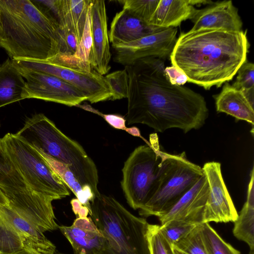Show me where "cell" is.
Here are the masks:
<instances>
[{"label":"cell","mask_w":254,"mask_h":254,"mask_svg":"<svg viewBox=\"0 0 254 254\" xmlns=\"http://www.w3.org/2000/svg\"><path fill=\"white\" fill-rule=\"evenodd\" d=\"M197 225L183 221L173 220L160 226L163 235L173 246L189 234Z\"/></svg>","instance_id":"obj_30"},{"label":"cell","mask_w":254,"mask_h":254,"mask_svg":"<svg viewBox=\"0 0 254 254\" xmlns=\"http://www.w3.org/2000/svg\"><path fill=\"white\" fill-rule=\"evenodd\" d=\"M173 248L175 254H186L178 249L174 248V247H173Z\"/></svg>","instance_id":"obj_39"},{"label":"cell","mask_w":254,"mask_h":254,"mask_svg":"<svg viewBox=\"0 0 254 254\" xmlns=\"http://www.w3.org/2000/svg\"><path fill=\"white\" fill-rule=\"evenodd\" d=\"M24 79L11 59L0 64V108L22 100Z\"/></svg>","instance_id":"obj_22"},{"label":"cell","mask_w":254,"mask_h":254,"mask_svg":"<svg viewBox=\"0 0 254 254\" xmlns=\"http://www.w3.org/2000/svg\"><path fill=\"white\" fill-rule=\"evenodd\" d=\"M247 31L201 29L181 33L170 56L188 82L209 90L231 80L247 61Z\"/></svg>","instance_id":"obj_2"},{"label":"cell","mask_w":254,"mask_h":254,"mask_svg":"<svg viewBox=\"0 0 254 254\" xmlns=\"http://www.w3.org/2000/svg\"><path fill=\"white\" fill-rule=\"evenodd\" d=\"M200 224L173 247L186 254H207L202 237Z\"/></svg>","instance_id":"obj_28"},{"label":"cell","mask_w":254,"mask_h":254,"mask_svg":"<svg viewBox=\"0 0 254 254\" xmlns=\"http://www.w3.org/2000/svg\"><path fill=\"white\" fill-rule=\"evenodd\" d=\"M203 175L199 166L190 161L185 152L167 153L152 194L139 211L140 215L158 217L167 212Z\"/></svg>","instance_id":"obj_7"},{"label":"cell","mask_w":254,"mask_h":254,"mask_svg":"<svg viewBox=\"0 0 254 254\" xmlns=\"http://www.w3.org/2000/svg\"><path fill=\"white\" fill-rule=\"evenodd\" d=\"M200 228L207 254H241L238 250L225 242L209 223H200Z\"/></svg>","instance_id":"obj_26"},{"label":"cell","mask_w":254,"mask_h":254,"mask_svg":"<svg viewBox=\"0 0 254 254\" xmlns=\"http://www.w3.org/2000/svg\"><path fill=\"white\" fill-rule=\"evenodd\" d=\"M56 254H65L61 253H56Z\"/></svg>","instance_id":"obj_41"},{"label":"cell","mask_w":254,"mask_h":254,"mask_svg":"<svg viewBox=\"0 0 254 254\" xmlns=\"http://www.w3.org/2000/svg\"><path fill=\"white\" fill-rule=\"evenodd\" d=\"M202 169L209 186L202 223L235 222L238 213L224 183L221 164L207 162Z\"/></svg>","instance_id":"obj_14"},{"label":"cell","mask_w":254,"mask_h":254,"mask_svg":"<svg viewBox=\"0 0 254 254\" xmlns=\"http://www.w3.org/2000/svg\"><path fill=\"white\" fill-rule=\"evenodd\" d=\"M37 150L59 175L80 202L88 208L90 214L91 202L95 196L91 188L88 186H82L67 166Z\"/></svg>","instance_id":"obj_25"},{"label":"cell","mask_w":254,"mask_h":254,"mask_svg":"<svg viewBox=\"0 0 254 254\" xmlns=\"http://www.w3.org/2000/svg\"><path fill=\"white\" fill-rule=\"evenodd\" d=\"M191 20L193 26L190 31L201 29L242 31L243 22L238 9L231 0L217 1L204 8L197 9Z\"/></svg>","instance_id":"obj_18"},{"label":"cell","mask_w":254,"mask_h":254,"mask_svg":"<svg viewBox=\"0 0 254 254\" xmlns=\"http://www.w3.org/2000/svg\"><path fill=\"white\" fill-rule=\"evenodd\" d=\"M91 0H62L63 19L60 26H66L75 33L79 41L82 37Z\"/></svg>","instance_id":"obj_24"},{"label":"cell","mask_w":254,"mask_h":254,"mask_svg":"<svg viewBox=\"0 0 254 254\" xmlns=\"http://www.w3.org/2000/svg\"><path fill=\"white\" fill-rule=\"evenodd\" d=\"M90 217L103 236V254H150L149 223L111 196L100 193L91 202Z\"/></svg>","instance_id":"obj_5"},{"label":"cell","mask_w":254,"mask_h":254,"mask_svg":"<svg viewBox=\"0 0 254 254\" xmlns=\"http://www.w3.org/2000/svg\"><path fill=\"white\" fill-rule=\"evenodd\" d=\"M216 111L224 113L234 117L236 120H243L254 125V108L243 93L228 83H225L221 91L213 96Z\"/></svg>","instance_id":"obj_20"},{"label":"cell","mask_w":254,"mask_h":254,"mask_svg":"<svg viewBox=\"0 0 254 254\" xmlns=\"http://www.w3.org/2000/svg\"><path fill=\"white\" fill-rule=\"evenodd\" d=\"M164 62L150 57L125 66L128 75L126 121L160 132L177 128L186 133L200 128L208 116L204 98L188 87L172 84Z\"/></svg>","instance_id":"obj_1"},{"label":"cell","mask_w":254,"mask_h":254,"mask_svg":"<svg viewBox=\"0 0 254 254\" xmlns=\"http://www.w3.org/2000/svg\"><path fill=\"white\" fill-rule=\"evenodd\" d=\"M105 78L113 92L111 100L127 98L128 75L126 68L111 72Z\"/></svg>","instance_id":"obj_31"},{"label":"cell","mask_w":254,"mask_h":254,"mask_svg":"<svg viewBox=\"0 0 254 254\" xmlns=\"http://www.w3.org/2000/svg\"><path fill=\"white\" fill-rule=\"evenodd\" d=\"M162 29L149 25L123 9L116 14L111 23L109 42L112 46L128 43Z\"/></svg>","instance_id":"obj_19"},{"label":"cell","mask_w":254,"mask_h":254,"mask_svg":"<svg viewBox=\"0 0 254 254\" xmlns=\"http://www.w3.org/2000/svg\"><path fill=\"white\" fill-rule=\"evenodd\" d=\"M147 237L150 254H175L172 245L163 235L160 225L149 224Z\"/></svg>","instance_id":"obj_29"},{"label":"cell","mask_w":254,"mask_h":254,"mask_svg":"<svg viewBox=\"0 0 254 254\" xmlns=\"http://www.w3.org/2000/svg\"><path fill=\"white\" fill-rule=\"evenodd\" d=\"M14 254H42L34 250L24 248Z\"/></svg>","instance_id":"obj_38"},{"label":"cell","mask_w":254,"mask_h":254,"mask_svg":"<svg viewBox=\"0 0 254 254\" xmlns=\"http://www.w3.org/2000/svg\"><path fill=\"white\" fill-rule=\"evenodd\" d=\"M15 134L45 155L67 166L80 184L89 187L95 196L98 189L96 166L82 146L60 130L43 114L27 119Z\"/></svg>","instance_id":"obj_4"},{"label":"cell","mask_w":254,"mask_h":254,"mask_svg":"<svg viewBox=\"0 0 254 254\" xmlns=\"http://www.w3.org/2000/svg\"><path fill=\"white\" fill-rule=\"evenodd\" d=\"M79 41L75 32L66 26L59 27L58 41V53L73 55L76 52Z\"/></svg>","instance_id":"obj_33"},{"label":"cell","mask_w":254,"mask_h":254,"mask_svg":"<svg viewBox=\"0 0 254 254\" xmlns=\"http://www.w3.org/2000/svg\"><path fill=\"white\" fill-rule=\"evenodd\" d=\"M14 65L26 79L22 100L35 98L68 106H77L87 100L77 88L55 76Z\"/></svg>","instance_id":"obj_12"},{"label":"cell","mask_w":254,"mask_h":254,"mask_svg":"<svg viewBox=\"0 0 254 254\" xmlns=\"http://www.w3.org/2000/svg\"><path fill=\"white\" fill-rule=\"evenodd\" d=\"M20 67L55 76L80 90L91 103L111 100L113 92L105 76L93 70L87 71L66 66L49 60H11Z\"/></svg>","instance_id":"obj_11"},{"label":"cell","mask_w":254,"mask_h":254,"mask_svg":"<svg viewBox=\"0 0 254 254\" xmlns=\"http://www.w3.org/2000/svg\"><path fill=\"white\" fill-rule=\"evenodd\" d=\"M247 191V200L234 222V236L254 248V169L253 168Z\"/></svg>","instance_id":"obj_23"},{"label":"cell","mask_w":254,"mask_h":254,"mask_svg":"<svg viewBox=\"0 0 254 254\" xmlns=\"http://www.w3.org/2000/svg\"><path fill=\"white\" fill-rule=\"evenodd\" d=\"M106 121L113 127L118 129L126 128V120L121 116L116 115H104Z\"/></svg>","instance_id":"obj_37"},{"label":"cell","mask_w":254,"mask_h":254,"mask_svg":"<svg viewBox=\"0 0 254 254\" xmlns=\"http://www.w3.org/2000/svg\"><path fill=\"white\" fill-rule=\"evenodd\" d=\"M160 0H123L118 2L131 15L147 23L155 12Z\"/></svg>","instance_id":"obj_27"},{"label":"cell","mask_w":254,"mask_h":254,"mask_svg":"<svg viewBox=\"0 0 254 254\" xmlns=\"http://www.w3.org/2000/svg\"><path fill=\"white\" fill-rule=\"evenodd\" d=\"M197 9L189 0H160L148 24L163 28L176 27L186 20H191Z\"/></svg>","instance_id":"obj_21"},{"label":"cell","mask_w":254,"mask_h":254,"mask_svg":"<svg viewBox=\"0 0 254 254\" xmlns=\"http://www.w3.org/2000/svg\"><path fill=\"white\" fill-rule=\"evenodd\" d=\"M0 190L9 206L43 232L55 229L53 199L33 191L12 161L0 138Z\"/></svg>","instance_id":"obj_6"},{"label":"cell","mask_w":254,"mask_h":254,"mask_svg":"<svg viewBox=\"0 0 254 254\" xmlns=\"http://www.w3.org/2000/svg\"><path fill=\"white\" fill-rule=\"evenodd\" d=\"M208 192V184L203 173L189 191L167 212L158 217L160 225L173 220L195 224L202 223Z\"/></svg>","instance_id":"obj_16"},{"label":"cell","mask_w":254,"mask_h":254,"mask_svg":"<svg viewBox=\"0 0 254 254\" xmlns=\"http://www.w3.org/2000/svg\"><path fill=\"white\" fill-rule=\"evenodd\" d=\"M167 153L150 145L136 147L125 162L121 187L129 205L141 208L150 198Z\"/></svg>","instance_id":"obj_9"},{"label":"cell","mask_w":254,"mask_h":254,"mask_svg":"<svg viewBox=\"0 0 254 254\" xmlns=\"http://www.w3.org/2000/svg\"><path fill=\"white\" fill-rule=\"evenodd\" d=\"M165 72L173 85L182 86L188 82L185 74L174 65L165 67Z\"/></svg>","instance_id":"obj_35"},{"label":"cell","mask_w":254,"mask_h":254,"mask_svg":"<svg viewBox=\"0 0 254 254\" xmlns=\"http://www.w3.org/2000/svg\"><path fill=\"white\" fill-rule=\"evenodd\" d=\"M177 28H163L134 41L112 46L116 51L115 62L125 66L146 57H155L165 61L177 40Z\"/></svg>","instance_id":"obj_13"},{"label":"cell","mask_w":254,"mask_h":254,"mask_svg":"<svg viewBox=\"0 0 254 254\" xmlns=\"http://www.w3.org/2000/svg\"><path fill=\"white\" fill-rule=\"evenodd\" d=\"M235 81L232 86L241 92L254 90V64L246 61L239 68Z\"/></svg>","instance_id":"obj_34"},{"label":"cell","mask_w":254,"mask_h":254,"mask_svg":"<svg viewBox=\"0 0 254 254\" xmlns=\"http://www.w3.org/2000/svg\"><path fill=\"white\" fill-rule=\"evenodd\" d=\"M59 229L71 246L74 254H103V236L91 217H76L70 226Z\"/></svg>","instance_id":"obj_17"},{"label":"cell","mask_w":254,"mask_h":254,"mask_svg":"<svg viewBox=\"0 0 254 254\" xmlns=\"http://www.w3.org/2000/svg\"><path fill=\"white\" fill-rule=\"evenodd\" d=\"M70 203L72 209L76 217H87L90 211L87 207L83 205L77 198L72 199Z\"/></svg>","instance_id":"obj_36"},{"label":"cell","mask_w":254,"mask_h":254,"mask_svg":"<svg viewBox=\"0 0 254 254\" xmlns=\"http://www.w3.org/2000/svg\"><path fill=\"white\" fill-rule=\"evenodd\" d=\"M90 16L92 35L91 65L93 70L104 75L111 69V59L104 0H91Z\"/></svg>","instance_id":"obj_15"},{"label":"cell","mask_w":254,"mask_h":254,"mask_svg":"<svg viewBox=\"0 0 254 254\" xmlns=\"http://www.w3.org/2000/svg\"><path fill=\"white\" fill-rule=\"evenodd\" d=\"M249 254H254V248H251Z\"/></svg>","instance_id":"obj_40"},{"label":"cell","mask_w":254,"mask_h":254,"mask_svg":"<svg viewBox=\"0 0 254 254\" xmlns=\"http://www.w3.org/2000/svg\"><path fill=\"white\" fill-rule=\"evenodd\" d=\"M2 138L4 148L35 192L54 200L70 194L69 188L34 147L15 134Z\"/></svg>","instance_id":"obj_8"},{"label":"cell","mask_w":254,"mask_h":254,"mask_svg":"<svg viewBox=\"0 0 254 254\" xmlns=\"http://www.w3.org/2000/svg\"><path fill=\"white\" fill-rule=\"evenodd\" d=\"M24 248L56 254V246L35 225L12 209L0 190V254H14Z\"/></svg>","instance_id":"obj_10"},{"label":"cell","mask_w":254,"mask_h":254,"mask_svg":"<svg viewBox=\"0 0 254 254\" xmlns=\"http://www.w3.org/2000/svg\"><path fill=\"white\" fill-rule=\"evenodd\" d=\"M59 27L31 0H0V47L11 60L55 56Z\"/></svg>","instance_id":"obj_3"},{"label":"cell","mask_w":254,"mask_h":254,"mask_svg":"<svg viewBox=\"0 0 254 254\" xmlns=\"http://www.w3.org/2000/svg\"><path fill=\"white\" fill-rule=\"evenodd\" d=\"M91 49L92 35L89 8L83 32L79 41L76 52L75 54L73 55V56L80 62L92 69L90 62Z\"/></svg>","instance_id":"obj_32"}]
</instances>
